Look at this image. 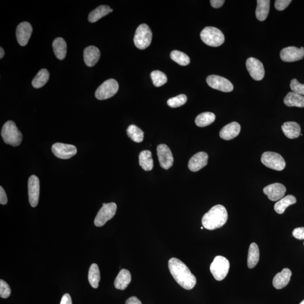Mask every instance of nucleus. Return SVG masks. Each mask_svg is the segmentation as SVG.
I'll return each instance as SVG.
<instances>
[{
  "mask_svg": "<svg viewBox=\"0 0 304 304\" xmlns=\"http://www.w3.org/2000/svg\"><path fill=\"white\" fill-rule=\"evenodd\" d=\"M169 268L177 284L184 289H193L197 283V279L183 262L172 258L169 261Z\"/></svg>",
  "mask_w": 304,
  "mask_h": 304,
  "instance_id": "nucleus-1",
  "label": "nucleus"
},
{
  "mask_svg": "<svg viewBox=\"0 0 304 304\" xmlns=\"http://www.w3.org/2000/svg\"><path fill=\"white\" fill-rule=\"evenodd\" d=\"M228 215L224 206L218 205L213 206L203 216V227L208 230H214L222 227L228 220Z\"/></svg>",
  "mask_w": 304,
  "mask_h": 304,
  "instance_id": "nucleus-2",
  "label": "nucleus"
},
{
  "mask_svg": "<svg viewBox=\"0 0 304 304\" xmlns=\"http://www.w3.org/2000/svg\"><path fill=\"white\" fill-rule=\"evenodd\" d=\"M1 136L4 142L13 147H18L22 141V133L17 128L16 123L7 121L1 130Z\"/></svg>",
  "mask_w": 304,
  "mask_h": 304,
  "instance_id": "nucleus-3",
  "label": "nucleus"
},
{
  "mask_svg": "<svg viewBox=\"0 0 304 304\" xmlns=\"http://www.w3.org/2000/svg\"><path fill=\"white\" fill-rule=\"evenodd\" d=\"M200 36L202 41L205 44L211 47L220 46L225 41L223 32L213 27L205 28L201 32Z\"/></svg>",
  "mask_w": 304,
  "mask_h": 304,
  "instance_id": "nucleus-4",
  "label": "nucleus"
},
{
  "mask_svg": "<svg viewBox=\"0 0 304 304\" xmlns=\"http://www.w3.org/2000/svg\"><path fill=\"white\" fill-rule=\"evenodd\" d=\"M230 268L229 260L222 256L215 257L210 266V271L217 281H222L225 278Z\"/></svg>",
  "mask_w": 304,
  "mask_h": 304,
  "instance_id": "nucleus-5",
  "label": "nucleus"
},
{
  "mask_svg": "<svg viewBox=\"0 0 304 304\" xmlns=\"http://www.w3.org/2000/svg\"><path fill=\"white\" fill-rule=\"evenodd\" d=\"M152 40V32L146 24H142L137 28L133 41L137 49H146L151 45Z\"/></svg>",
  "mask_w": 304,
  "mask_h": 304,
  "instance_id": "nucleus-6",
  "label": "nucleus"
},
{
  "mask_svg": "<svg viewBox=\"0 0 304 304\" xmlns=\"http://www.w3.org/2000/svg\"><path fill=\"white\" fill-rule=\"evenodd\" d=\"M261 161L266 167L277 171H282L285 167L284 158L276 152H264L262 155Z\"/></svg>",
  "mask_w": 304,
  "mask_h": 304,
  "instance_id": "nucleus-7",
  "label": "nucleus"
},
{
  "mask_svg": "<svg viewBox=\"0 0 304 304\" xmlns=\"http://www.w3.org/2000/svg\"><path fill=\"white\" fill-rule=\"evenodd\" d=\"M117 208V205L114 202L109 204L104 203L102 208L100 209L94 220L95 226L100 227L105 225L108 220L114 218L116 213Z\"/></svg>",
  "mask_w": 304,
  "mask_h": 304,
  "instance_id": "nucleus-8",
  "label": "nucleus"
},
{
  "mask_svg": "<svg viewBox=\"0 0 304 304\" xmlns=\"http://www.w3.org/2000/svg\"><path fill=\"white\" fill-rule=\"evenodd\" d=\"M119 85L114 79H109L104 82L95 92V97L98 100H105L114 96L118 92Z\"/></svg>",
  "mask_w": 304,
  "mask_h": 304,
  "instance_id": "nucleus-9",
  "label": "nucleus"
},
{
  "mask_svg": "<svg viewBox=\"0 0 304 304\" xmlns=\"http://www.w3.org/2000/svg\"><path fill=\"white\" fill-rule=\"evenodd\" d=\"M206 82L211 88L224 93L232 92L234 87L228 79L217 75L208 76Z\"/></svg>",
  "mask_w": 304,
  "mask_h": 304,
  "instance_id": "nucleus-10",
  "label": "nucleus"
},
{
  "mask_svg": "<svg viewBox=\"0 0 304 304\" xmlns=\"http://www.w3.org/2000/svg\"><path fill=\"white\" fill-rule=\"evenodd\" d=\"M53 153L57 158L70 159L77 153V148L73 145L57 143L53 144L52 148Z\"/></svg>",
  "mask_w": 304,
  "mask_h": 304,
  "instance_id": "nucleus-11",
  "label": "nucleus"
},
{
  "mask_svg": "<svg viewBox=\"0 0 304 304\" xmlns=\"http://www.w3.org/2000/svg\"><path fill=\"white\" fill-rule=\"evenodd\" d=\"M246 68L251 77L256 81L263 79L265 75V70L263 63L255 57H249L246 60Z\"/></svg>",
  "mask_w": 304,
  "mask_h": 304,
  "instance_id": "nucleus-12",
  "label": "nucleus"
},
{
  "mask_svg": "<svg viewBox=\"0 0 304 304\" xmlns=\"http://www.w3.org/2000/svg\"><path fill=\"white\" fill-rule=\"evenodd\" d=\"M157 153L159 162L163 169L168 170L173 165V158L171 150L167 145L162 144L158 145Z\"/></svg>",
  "mask_w": 304,
  "mask_h": 304,
  "instance_id": "nucleus-13",
  "label": "nucleus"
},
{
  "mask_svg": "<svg viewBox=\"0 0 304 304\" xmlns=\"http://www.w3.org/2000/svg\"><path fill=\"white\" fill-rule=\"evenodd\" d=\"M281 59L285 62H294L302 60L304 57V48H296L295 46H289L281 50Z\"/></svg>",
  "mask_w": 304,
  "mask_h": 304,
  "instance_id": "nucleus-14",
  "label": "nucleus"
},
{
  "mask_svg": "<svg viewBox=\"0 0 304 304\" xmlns=\"http://www.w3.org/2000/svg\"><path fill=\"white\" fill-rule=\"evenodd\" d=\"M29 201L32 208L38 206L39 195V180L36 175H32L28 183Z\"/></svg>",
  "mask_w": 304,
  "mask_h": 304,
  "instance_id": "nucleus-15",
  "label": "nucleus"
},
{
  "mask_svg": "<svg viewBox=\"0 0 304 304\" xmlns=\"http://www.w3.org/2000/svg\"><path fill=\"white\" fill-rule=\"evenodd\" d=\"M263 191L270 200L277 201L284 197L286 188L283 184L274 183L264 188Z\"/></svg>",
  "mask_w": 304,
  "mask_h": 304,
  "instance_id": "nucleus-16",
  "label": "nucleus"
},
{
  "mask_svg": "<svg viewBox=\"0 0 304 304\" xmlns=\"http://www.w3.org/2000/svg\"><path fill=\"white\" fill-rule=\"evenodd\" d=\"M33 31L30 23L24 21L18 25L16 31L17 41L21 46L26 45Z\"/></svg>",
  "mask_w": 304,
  "mask_h": 304,
  "instance_id": "nucleus-17",
  "label": "nucleus"
},
{
  "mask_svg": "<svg viewBox=\"0 0 304 304\" xmlns=\"http://www.w3.org/2000/svg\"><path fill=\"white\" fill-rule=\"evenodd\" d=\"M208 154L200 152L194 154L188 163V168L191 171L196 172L208 165Z\"/></svg>",
  "mask_w": 304,
  "mask_h": 304,
  "instance_id": "nucleus-18",
  "label": "nucleus"
},
{
  "mask_svg": "<svg viewBox=\"0 0 304 304\" xmlns=\"http://www.w3.org/2000/svg\"><path fill=\"white\" fill-rule=\"evenodd\" d=\"M241 132V126L237 122H233L224 126L220 132L221 138L230 140L237 137Z\"/></svg>",
  "mask_w": 304,
  "mask_h": 304,
  "instance_id": "nucleus-19",
  "label": "nucleus"
},
{
  "mask_svg": "<svg viewBox=\"0 0 304 304\" xmlns=\"http://www.w3.org/2000/svg\"><path fill=\"white\" fill-rule=\"evenodd\" d=\"M100 52L98 48L94 46L87 47L84 52V58L87 66L92 67L99 61Z\"/></svg>",
  "mask_w": 304,
  "mask_h": 304,
  "instance_id": "nucleus-20",
  "label": "nucleus"
},
{
  "mask_svg": "<svg viewBox=\"0 0 304 304\" xmlns=\"http://www.w3.org/2000/svg\"><path fill=\"white\" fill-rule=\"evenodd\" d=\"M292 272L288 268H285L281 272L278 273L273 278V285L274 288L277 289L284 288L287 286L290 281Z\"/></svg>",
  "mask_w": 304,
  "mask_h": 304,
  "instance_id": "nucleus-21",
  "label": "nucleus"
},
{
  "mask_svg": "<svg viewBox=\"0 0 304 304\" xmlns=\"http://www.w3.org/2000/svg\"><path fill=\"white\" fill-rule=\"evenodd\" d=\"M282 130L285 136L289 139L298 138L301 135V128L295 122H285L282 125Z\"/></svg>",
  "mask_w": 304,
  "mask_h": 304,
  "instance_id": "nucleus-22",
  "label": "nucleus"
},
{
  "mask_svg": "<svg viewBox=\"0 0 304 304\" xmlns=\"http://www.w3.org/2000/svg\"><path fill=\"white\" fill-rule=\"evenodd\" d=\"M131 281L132 275L130 271L125 269H122L115 279L114 287L120 290H124Z\"/></svg>",
  "mask_w": 304,
  "mask_h": 304,
  "instance_id": "nucleus-23",
  "label": "nucleus"
},
{
  "mask_svg": "<svg viewBox=\"0 0 304 304\" xmlns=\"http://www.w3.org/2000/svg\"><path fill=\"white\" fill-rule=\"evenodd\" d=\"M269 0H258L256 9V17L260 21H264L268 16L270 10Z\"/></svg>",
  "mask_w": 304,
  "mask_h": 304,
  "instance_id": "nucleus-24",
  "label": "nucleus"
},
{
  "mask_svg": "<svg viewBox=\"0 0 304 304\" xmlns=\"http://www.w3.org/2000/svg\"><path fill=\"white\" fill-rule=\"evenodd\" d=\"M54 53L57 59L63 60L67 54V43L61 38H57L54 39L53 43Z\"/></svg>",
  "mask_w": 304,
  "mask_h": 304,
  "instance_id": "nucleus-25",
  "label": "nucleus"
},
{
  "mask_svg": "<svg viewBox=\"0 0 304 304\" xmlns=\"http://www.w3.org/2000/svg\"><path fill=\"white\" fill-rule=\"evenodd\" d=\"M285 106L289 107H304V96L294 92H289L284 99Z\"/></svg>",
  "mask_w": 304,
  "mask_h": 304,
  "instance_id": "nucleus-26",
  "label": "nucleus"
},
{
  "mask_svg": "<svg viewBox=\"0 0 304 304\" xmlns=\"http://www.w3.org/2000/svg\"><path fill=\"white\" fill-rule=\"evenodd\" d=\"M296 203V199L292 195H288L279 200L276 204L274 205V210L279 214L284 213L288 206L294 205Z\"/></svg>",
  "mask_w": 304,
  "mask_h": 304,
  "instance_id": "nucleus-27",
  "label": "nucleus"
},
{
  "mask_svg": "<svg viewBox=\"0 0 304 304\" xmlns=\"http://www.w3.org/2000/svg\"><path fill=\"white\" fill-rule=\"evenodd\" d=\"M260 258V252L258 245L252 243L249 246L248 253L247 266L249 269L253 268L258 264Z\"/></svg>",
  "mask_w": 304,
  "mask_h": 304,
  "instance_id": "nucleus-28",
  "label": "nucleus"
},
{
  "mask_svg": "<svg viewBox=\"0 0 304 304\" xmlns=\"http://www.w3.org/2000/svg\"><path fill=\"white\" fill-rule=\"evenodd\" d=\"M150 151H143L139 157V165L145 171H151L153 168V161Z\"/></svg>",
  "mask_w": 304,
  "mask_h": 304,
  "instance_id": "nucleus-29",
  "label": "nucleus"
},
{
  "mask_svg": "<svg viewBox=\"0 0 304 304\" xmlns=\"http://www.w3.org/2000/svg\"><path fill=\"white\" fill-rule=\"evenodd\" d=\"M111 8L109 6L101 5L90 12L88 17L90 22L95 23L108 14L110 13Z\"/></svg>",
  "mask_w": 304,
  "mask_h": 304,
  "instance_id": "nucleus-30",
  "label": "nucleus"
},
{
  "mask_svg": "<svg viewBox=\"0 0 304 304\" xmlns=\"http://www.w3.org/2000/svg\"><path fill=\"white\" fill-rule=\"evenodd\" d=\"M216 116L212 112H204L200 114L195 119V124L198 127L204 128L212 124L215 121Z\"/></svg>",
  "mask_w": 304,
  "mask_h": 304,
  "instance_id": "nucleus-31",
  "label": "nucleus"
},
{
  "mask_svg": "<svg viewBox=\"0 0 304 304\" xmlns=\"http://www.w3.org/2000/svg\"><path fill=\"white\" fill-rule=\"evenodd\" d=\"M49 72L46 69H42L32 80V84L36 89L42 88L49 81Z\"/></svg>",
  "mask_w": 304,
  "mask_h": 304,
  "instance_id": "nucleus-32",
  "label": "nucleus"
},
{
  "mask_svg": "<svg viewBox=\"0 0 304 304\" xmlns=\"http://www.w3.org/2000/svg\"><path fill=\"white\" fill-rule=\"evenodd\" d=\"M89 281L90 285L94 288H97L99 286L100 281V273L98 266L96 264H93L90 267L89 271Z\"/></svg>",
  "mask_w": 304,
  "mask_h": 304,
  "instance_id": "nucleus-33",
  "label": "nucleus"
},
{
  "mask_svg": "<svg viewBox=\"0 0 304 304\" xmlns=\"http://www.w3.org/2000/svg\"><path fill=\"white\" fill-rule=\"evenodd\" d=\"M127 134L133 142L141 143L144 139V132L138 127L132 125L126 130Z\"/></svg>",
  "mask_w": 304,
  "mask_h": 304,
  "instance_id": "nucleus-34",
  "label": "nucleus"
},
{
  "mask_svg": "<svg viewBox=\"0 0 304 304\" xmlns=\"http://www.w3.org/2000/svg\"><path fill=\"white\" fill-rule=\"evenodd\" d=\"M170 57L172 60L182 66H188L190 63V58L186 54L178 50L172 51Z\"/></svg>",
  "mask_w": 304,
  "mask_h": 304,
  "instance_id": "nucleus-35",
  "label": "nucleus"
},
{
  "mask_svg": "<svg viewBox=\"0 0 304 304\" xmlns=\"http://www.w3.org/2000/svg\"><path fill=\"white\" fill-rule=\"evenodd\" d=\"M151 77L155 87H160L164 85L168 81L167 76L162 72L154 71L152 72Z\"/></svg>",
  "mask_w": 304,
  "mask_h": 304,
  "instance_id": "nucleus-36",
  "label": "nucleus"
},
{
  "mask_svg": "<svg viewBox=\"0 0 304 304\" xmlns=\"http://www.w3.org/2000/svg\"><path fill=\"white\" fill-rule=\"evenodd\" d=\"M187 97L184 94H180L171 97L168 100V106L171 108H177L183 106L187 102Z\"/></svg>",
  "mask_w": 304,
  "mask_h": 304,
  "instance_id": "nucleus-37",
  "label": "nucleus"
},
{
  "mask_svg": "<svg viewBox=\"0 0 304 304\" xmlns=\"http://www.w3.org/2000/svg\"><path fill=\"white\" fill-rule=\"evenodd\" d=\"M290 88L292 92L304 96V84H300L297 79H292L291 81Z\"/></svg>",
  "mask_w": 304,
  "mask_h": 304,
  "instance_id": "nucleus-38",
  "label": "nucleus"
},
{
  "mask_svg": "<svg viewBox=\"0 0 304 304\" xmlns=\"http://www.w3.org/2000/svg\"><path fill=\"white\" fill-rule=\"evenodd\" d=\"M10 287L6 282L2 280H0V296L1 298L7 299L11 295Z\"/></svg>",
  "mask_w": 304,
  "mask_h": 304,
  "instance_id": "nucleus-39",
  "label": "nucleus"
},
{
  "mask_svg": "<svg viewBox=\"0 0 304 304\" xmlns=\"http://www.w3.org/2000/svg\"><path fill=\"white\" fill-rule=\"evenodd\" d=\"M291 2V0H276L275 1V8L279 11L284 10L287 8Z\"/></svg>",
  "mask_w": 304,
  "mask_h": 304,
  "instance_id": "nucleus-40",
  "label": "nucleus"
},
{
  "mask_svg": "<svg viewBox=\"0 0 304 304\" xmlns=\"http://www.w3.org/2000/svg\"><path fill=\"white\" fill-rule=\"evenodd\" d=\"M292 235L298 240H304V227L295 228L292 231Z\"/></svg>",
  "mask_w": 304,
  "mask_h": 304,
  "instance_id": "nucleus-41",
  "label": "nucleus"
},
{
  "mask_svg": "<svg viewBox=\"0 0 304 304\" xmlns=\"http://www.w3.org/2000/svg\"><path fill=\"white\" fill-rule=\"evenodd\" d=\"M8 203V198L4 190L1 186L0 187V204L5 205Z\"/></svg>",
  "mask_w": 304,
  "mask_h": 304,
  "instance_id": "nucleus-42",
  "label": "nucleus"
},
{
  "mask_svg": "<svg viewBox=\"0 0 304 304\" xmlns=\"http://www.w3.org/2000/svg\"><path fill=\"white\" fill-rule=\"evenodd\" d=\"M225 1L224 0H211L210 3L213 8L218 9L221 8Z\"/></svg>",
  "mask_w": 304,
  "mask_h": 304,
  "instance_id": "nucleus-43",
  "label": "nucleus"
},
{
  "mask_svg": "<svg viewBox=\"0 0 304 304\" xmlns=\"http://www.w3.org/2000/svg\"><path fill=\"white\" fill-rule=\"evenodd\" d=\"M60 304H72L71 297L70 294H66L61 298Z\"/></svg>",
  "mask_w": 304,
  "mask_h": 304,
  "instance_id": "nucleus-44",
  "label": "nucleus"
},
{
  "mask_svg": "<svg viewBox=\"0 0 304 304\" xmlns=\"http://www.w3.org/2000/svg\"><path fill=\"white\" fill-rule=\"evenodd\" d=\"M125 304H142L140 300L135 296H132L126 300Z\"/></svg>",
  "mask_w": 304,
  "mask_h": 304,
  "instance_id": "nucleus-45",
  "label": "nucleus"
},
{
  "mask_svg": "<svg viewBox=\"0 0 304 304\" xmlns=\"http://www.w3.org/2000/svg\"><path fill=\"white\" fill-rule=\"evenodd\" d=\"M5 55L4 50L2 49V48H0V59H2Z\"/></svg>",
  "mask_w": 304,
  "mask_h": 304,
  "instance_id": "nucleus-46",
  "label": "nucleus"
},
{
  "mask_svg": "<svg viewBox=\"0 0 304 304\" xmlns=\"http://www.w3.org/2000/svg\"><path fill=\"white\" fill-rule=\"evenodd\" d=\"M300 304H304V300H303V301L300 303Z\"/></svg>",
  "mask_w": 304,
  "mask_h": 304,
  "instance_id": "nucleus-47",
  "label": "nucleus"
},
{
  "mask_svg": "<svg viewBox=\"0 0 304 304\" xmlns=\"http://www.w3.org/2000/svg\"><path fill=\"white\" fill-rule=\"evenodd\" d=\"M110 12H111V13L113 12V9H111V11H110Z\"/></svg>",
  "mask_w": 304,
  "mask_h": 304,
  "instance_id": "nucleus-48",
  "label": "nucleus"
},
{
  "mask_svg": "<svg viewBox=\"0 0 304 304\" xmlns=\"http://www.w3.org/2000/svg\"><path fill=\"white\" fill-rule=\"evenodd\" d=\"M201 229H204V227H201Z\"/></svg>",
  "mask_w": 304,
  "mask_h": 304,
  "instance_id": "nucleus-49",
  "label": "nucleus"
},
{
  "mask_svg": "<svg viewBox=\"0 0 304 304\" xmlns=\"http://www.w3.org/2000/svg\"></svg>",
  "mask_w": 304,
  "mask_h": 304,
  "instance_id": "nucleus-50",
  "label": "nucleus"
}]
</instances>
